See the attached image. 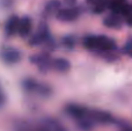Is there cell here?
Instances as JSON below:
<instances>
[{
    "label": "cell",
    "instance_id": "obj_1",
    "mask_svg": "<svg viewBox=\"0 0 132 131\" xmlns=\"http://www.w3.org/2000/svg\"><path fill=\"white\" fill-rule=\"evenodd\" d=\"M66 113L75 121H78V123L85 129L90 128L95 123L104 124L112 121L111 115H109L105 111L89 109L87 107L78 106V104H68L66 107Z\"/></svg>",
    "mask_w": 132,
    "mask_h": 131
},
{
    "label": "cell",
    "instance_id": "obj_2",
    "mask_svg": "<svg viewBox=\"0 0 132 131\" xmlns=\"http://www.w3.org/2000/svg\"><path fill=\"white\" fill-rule=\"evenodd\" d=\"M84 44L88 50L93 51H112L116 49V43L114 39L107 36H88L85 38Z\"/></svg>",
    "mask_w": 132,
    "mask_h": 131
},
{
    "label": "cell",
    "instance_id": "obj_3",
    "mask_svg": "<svg viewBox=\"0 0 132 131\" xmlns=\"http://www.w3.org/2000/svg\"><path fill=\"white\" fill-rule=\"evenodd\" d=\"M24 88L28 92H32V93H37V94H42V95H48L49 93V87L42 85L39 83H36L34 80H27L23 84Z\"/></svg>",
    "mask_w": 132,
    "mask_h": 131
},
{
    "label": "cell",
    "instance_id": "obj_4",
    "mask_svg": "<svg viewBox=\"0 0 132 131\" xmlns=\"http://www.w3.org/2000/svg\"><path fill=\"white\" fill-rule=\"evenodd\" d=\"M109 7L112 9V12L119 15H125L131 9V6L126 4V0H111L109 4Z\"/></svg>",
    "mask_w": 132,
    "mask_h": 131
},
{
    "label": "cell",
    "instance_id": "obj_5",
    "mask_svg": "<svg viewBox=\"0 0 132 131\" xmlns=\"http://www.w3.org/2000/svg\"><path fill=\"white\" fill-rule=\"evenodd\" d=\"M38 131H65V129L58 121H55L52 118H46L41 123Z\"/></svg>",
    "mask_w": 132,
    "mask_h": 131
},
{
    "label": "cell",
    "instance_id": "obj_6",
    "mask_svg": "<svg viewBox=\"0 0 132 131\" xmlns=\"http://www.w3.org/2000/svg\"><path fill=\"white\" fill-rule=\"evenodd\" d=\"M0 56H1L2 60L8 63V64H14V63L19 62V59H20V53H19V51L15 50V49H12V48L4 49V50L1 51V53H0Z\"/></svg>",
    "mask_w": 132,
    "mask_h": 131
},
{
    "label": "cell",
    "instance_id": "obj_7",
    "mask_svg": "<svg viewBox=\"0 0 132 131\" xmlns=\"http://www.w3.org/2000/svg\"><path fill=\"white\" fill-rule=\"evenodd\" d=\"M79 16V9L78 8H66L60 9L57 13V18L60 21H73Z\"/></svg>",
    "mask_w": 132,
    "mask_h": 131
},
{
    "label": "cell",
    "instance_id": "obj_8",
    "mask_svg": "<svg viewBox=\"0 0 132 131\" xmlns=\"http://www.w3.org/2000/svg\"><path fill=\"white\" fill-rule=\"evenodd\" d=\"M19 23H20V19L18 16H12L6 23V27H5V30H6L7 35H15L19 32Z\"/></svg>",
    "mask_w": 132,
    "mask_h": 131
},
{
    "label": "cell",
    "instance_id": "obj_9",
    "mask_svg": "<svg viewBox=\"0 0 132 131\" xmlns=\"http://www.w3.org/2000/svg\"><path fill=\"white\" fill-rule=\"evenodd\" d=\"M31 30V21L28 18L20 19V23H19V32L21 36H28Z\"/></svg>",
    "mask_w": 132,
    "mask_h": 131
},
{
    "label": "cell",
    "instance_id": "obj_10",
    "mask_svg": "<svg viewBox=\"0 0 132 131\" xmlns=\"http://www.w3.org/2000/svg\"><path fill=\"white\" fill-rule=\"evenodd\" d=\"M110 1H111V0H88V2L90 4L93 11L97 12V13L102 12L105 7L109 6Z\"/></svg>",
    "mask_w": 132,
    "mask_h": 131
},
{
    "label": "cell",
    "instance_id": "obj_11",
    "mask_svg": "<svg viewBox=\"0 0 132 131\" xmlns=\"http://www.w3.org/2000/svg\"><path fill=\"white\" fill-rule=\"evenodd\" d=\"M52 67L59 72H66L70 69V63L66 59L58 58V59H56V60H52Z\"/></svg>",
    "mask_w": 132,
    "mask_h": 131
},
{
    "label": "cell",
    "instance_id": "obj_12",
    "mask_svg": "<svg viewBox=\"0 0 132 131\" xmlns=\"http://www.w3.org/2000/svg\"><path fill=\"white\" fill-rule=\"evenodd\" d=\"M121 15L119 14H116L114 13L112 15L108 16L107 19L104 20V24L108 26V27H111V28H116V27H119L121 26Z\"/></svg>",
    "mask_w": 132,
    "mask_h": 131
},
{
    "label": "cell",
    "instance_id": "obj_13",
    "mask_svg": "<svg viewBox=\"0 0 132 131\" xmlns=\"http://www.w3.org/2000/svg\"><path fill=\"white\" fill-rule=\"evenodd\" d=\"M59 7V2L57 1V0H52V1L50 2V4L46 6V11L49 12H52V11H56V9Z\"/></svg>",
    "mask_w": 132,
    "mask_h": 131
},
{
    "label": "cell",
    "instance_id": "obj_14",
    "mask_svg": "<svg viewBox=\"0 0 132 131\" xmlns=\"http://www.w3.org/2000/svg\"><path fill=\"white\" fill-rule=\"evenodd\" d=\"M124 52H125L126 55H129L130 57H132V39H130V41L125 44V46H124Z\"/></svg>",
    "mask_w": 132,
    "mask_h": 131
},
{
    "label": "cell",
    "instance_id": "obj_15",
    "mask_svg": "<svg viewBox=\"0 0 132 131\" xmlns=\"http://www.w3.org/2000/svg\"><path fill=\"white\" fill-rule=\"evenodd\" d=\"M124 16H125V19H126V22H128V24L129 26H132V8Z\"/></svg>",
    "mask_w": 132,
    "mask_h": 131
},
{
    "label": "cell",
    "instance_id": "obj_16",
    "mask_svg": "<svg viewBox=\"0 0 132 131\" xmlns=\"http://www.w3.org/2000/svg\"><path fill=\"white\" fill-rule=\"evenodd\" d=\"M2 102H4V95H2V92L0 89V104H2Z\"/></svg>",
    "mask_w": 132,
    "mask_h": 131
}]
</instances>
